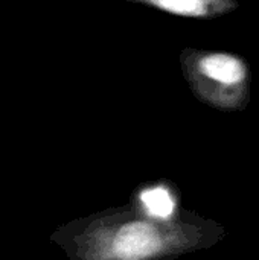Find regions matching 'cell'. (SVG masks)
Wrapping results in <instances>:
<instances>
[{"instance_id":"obj_1","label":"cell","mask_w":259,"mask_h":260,"mask_svg":"<svg viewBox=\"0 0 259 260\" xmlns=\"http://www.w3.org/2000/svg\"><path fill=\"white\" fill-rule=\"evenodd\" d=\"M160 248V238L153 227L136 222L125 225L116 235L111 250L114 257L121 259H142L154 254Z\"/></svg>"},{"instance_id":"obj_2","label":"cell","mask_w":259,"mask_h":260,"mask_svg":"<svg viewBox=\"0 0 259 260\" xmlns=\"http://www.w3.org/2000/svg\"><path fill=\"white\" fill-rule=\"evenodd\" d=\"M200 70L211 79L220 81L223 84H235L243 81L246 69L241 61L231 55H211L202 59Z\"/></svg>"},{"instance_id":"obj_3","label":"cell","mask_w":259,"mask_h":260,"mask_svg":"<svg viewBox=\"0 0 259 260\" xmlns=\"http://www.w3.org/2000/svg\"><path fill=\"white\" fill-rule=\"evenodd\" d=\"M140 200L147 210L157 218H168L174 212V201L166 189L163 187H154L143 190L140 195Z\"/></svg>"},{"instance_id":"obj_4","label":"cell","mask_w":259,"mask_h":260,"mask_svg":"<svg viewBox=\"0 0 259 260\" xmlns=\"http://www.w3.org/2000/svg\"><path fill=\"white\" fill-rule=\"evenodd\" d=\"M154 6L179 15H203L206 3L203 0H150Z\"/></svg>"}]
</instances>
